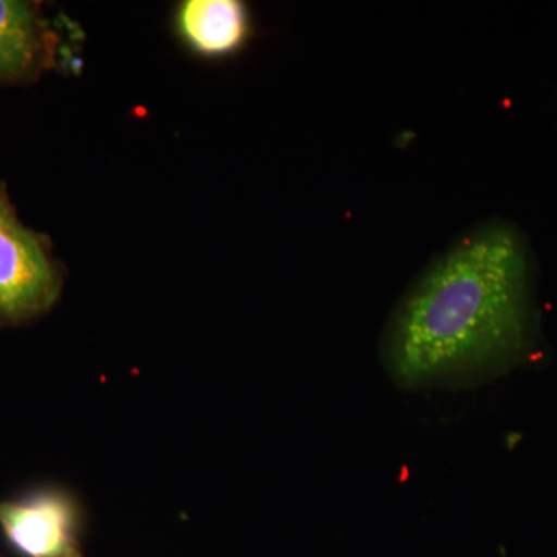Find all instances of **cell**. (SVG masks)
Masks as SVG:
<instances>
[{
	"instance_id": "7a4b0ae2",
	"label": "cell",
	"mask_w": 557,
	"mask_h": 557,
	"mask_svg": "<svg viewBox=\"0 0 557 557\" xmlns=\"http://www.w3.org/2000/svg\"><path fill=\"white\" fill-rule=\"evenodd\" d=\"M62 284L49 237L21 222L0 183V329L17 327L49 313L60 299Z\"/></svg>"
},
{
	"instance_id": "8992f818",
	"label": "cell",
	"mask_w": 557,
	"mask_h": 557,
	"mask_svg": "<svg viewBox=\"0 0 557 557\" xmlns=\"http://www.w3.org/2000/svg\"><path fill=\"white\" fill-rule=\"evenodd\" d=\"M0 557H3L2 555H0Z\"/></svg>"
},
{
	"instance_id": "6da1fadb",
	"label": "cell",
	"mask_w": 557,
	"mask_h": 557,
	"mask_svg": "<svg viewBox=\"0 0 557 557\" xmlns=\"http://www.w3.org/2000/svg\"><path fill=\"white\" fill-rule=\"evenodd\" d=\"M530 332L528 267L512 230L494 226L450 249L399 307L387 368L413 387L507 366Z\"/></svg>"
},
{
	"instance_id": "5b68a950",
	"label": "cell",
	"mask_w": 557,
	"mask_h": 557,
	"mask_svg": "<svg viewBox=\"0 0 557 557\" xmlns=\"http://www.w3.org/2000/svg\"><path fill=\"white\" fill-rule=\"evenodd\" d=\"M177 28L197 53L225 57L247 38V10L237 0H188L180 5Z\"/></svg>"
},
{
	"instance_id": "3957f363",
	"label": "cell",
	"mask_w": 557,
	"mask_h": 557,
	"mask_svg": "<svg viewBox=\"0 0 557 557\" xmlns=\"http://www.w3.org/2000/svg\"><path fill=\"white\" fill-rule=\"evenodd\" d=\"M0 531L21 557H87L81 545L78 505L58 487L0 500Z\"/></svg>"
},
{
	"instance_id": "277c9868",
	"label": "cell",
	"mask_w": 557,
	"mask_h": 557,
	"mask_svg": "<svg viewBox=\"0 0 557 557\" xmlns=\"http://www.w3.org/2000/svg\"><path fill=\"white\" fill-rule=\"evenodd\" d=\"M58 44L39 3L0 0V83L38 79L53 67Z\"/></svg>"
}]
</instances>
